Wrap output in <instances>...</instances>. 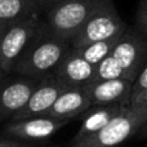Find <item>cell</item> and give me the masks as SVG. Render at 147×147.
<instances>
[{"mask_svg": "<svg viewBox=\"0 0 147 147\" xmlns=\"http://www.w3.org/2000/svg\"><path fill=\"white\" fill-rule=\"evenodd\" d=\"M36 1H38V4L43 8V10H45L47 8L52 7L53 4H56V3H58V1H62V0H36Z\"/></svg>", "mask_w": 147, "mask_h": 147, "instance_id": "cell-22", "label": "cell"}, {"mask_svg": "<svg viewBox=\"0 0 147 147\" xmlns=\"http://www.w3.org/2000/svg\"><path fill=\"white\" fill-rule=\"evenodd\" d=\"M136 25L138 30L147 35V0H141L136 13Z\"/></svg>", "mask_w": 147, "mask_h": 147, "instance_id": "cell-18", "label": "cell"}, {"mask_svg": "<svg viewBox=\"0 0 147 147\" xmlns=\"http://www.w3.org/2000/svg\"><path fill=\"white\" fill-rule=\"evenodd\" d=\"M130 105L132 106H138V105H147V89L145 92L140 94V96L134 97L133 99H130Z\"/></svg>", "mask_w": 147, "mask_h": 147, "instance_id": "cell-20", "label": "cell"}, {"mask_svg": "<svg viewBox=\"0 0 147 147\" xmlns=\"http://www.w3.org/2000/svg\"><path fill=\"white\" fill-rule=\"evenodd\" d=\"M36 12H44L36 0H0V23L12 25Z\"/></svg>", "mask_w": 147, "mask_h": 147, "instance_id": "cell-14", "label": "cell"}, {"mask_svg": "<svg viewBox=\"0 0 147 147\" xmlns=\"http://www.w3.org/2000/svg\"><path fill=\"white\" fill-rule=\"evenodd\" d=\"M133 81L128 79H111V80L92 81L86 85L92 99V106L107 103H119L129 106L132 96Z\"/></svg>", "mask_w": 147, "mask_h": 147, "instance_id": "cell-12", "label": "cell"}, {"mask_svg": "<svg viewBox=\"0 0 147 147\" xmlns=\"http://www.w3.org/2000/svg\"><path fill=\"white\" fill-rule=\"evenodd\" d=\"M103 1L105 0H62L44 10V22L56 36L71 40Z\"/></svg>", "mask_w": 147, "mask_h": 147, "instance_id": "cell-3", "label": "cell"}, {"mask_svg": "<svg viewBox=\"0 0 147 147\" xmlns=\"http://www.w3.org/2000/svg\"><path fill=\"white\" fill-rule=\"evenodd\" d=\"M111 79H125V76L123 72V69L114 59V57L107 56L98 65H96V72H94L93 81L111 80Z\"/></svg>", "mask_w": 147, "mask_h": 147, "instance_id": "cell-16", "label": "cell"}, {"mask_svg": "<svg viewBox=\"0 0 147 147\" xmlns=\"http://www.w3.org/2000/svg\"><path fill=\"white\" fill-rule=\"evenodd\" d=\"M71 48L70 40L61 39L51 32L43 18L38 32L18 59L13 72L21 76L41 79L53 74Z\"/></svg>", "mask_w": 147, "mask_h": 147, "instance_id": "cell-1", "label": "cell"}, {"mask_svg": "<svg viewBox=\"0 0 147 147\" xmlns=\"http://www.w3.org/2000/svg\"><path fill=\"white\" fill-rule=\"evenodd\" d=\"M4 76H5V74L3 72V69H1V58H0V81L4 79Z\"/></svg>", "mask_w": 147, "mask_h": 147, "instance_id": "cell-24", "label": "cell"}, {"mask_svg": "<svg viewBox=\"0 0 147 147\" xmlns=\"http://www.w3.org/2000/svg\"><path fill=\"white\" fill-rule=\"evenodd\" d=\"M128 25L119 14L112 0H105L99 8L88 18L79 32L70 40L72 48H81L94 41L120 36Z\"/></svg>", "mask_w": 147, "mask_h": 147, "instance_id": "cell-4", "label": "cell"}, {"mask_svg": "<svg viewBox=\"0 0 147 147\" xmlns=\"http://www.w3.org/2000/svg\"><path fill=\"white\" fill-rule=\"evenodd\" d=\"M41 13L44 12H36L25 20L12 23L3 32L0 38V58L5 75L13 72L18 59L38 32L43 22Z\"/></svg>", "mask_w": 147, "mask_h": 147, "instance_id": "cell-5", "label": "cell"}, {"mask_svg": "<svg viewBox=\"0 0 147 147\" xmlns=\"http://www.w3.org/2000/svg\"><path fill=\"white\" fill-rule=\"evenodd\" d=\"M40 79L18 75L0 81V123L10 120L28 101Z\"/></svg>", "mask_w": 147, "mask_h": 147, "instance_id": "cell-7", "label": "cell"}, {"mask_svg": "<svg viewBox=\"0 0 147 147\" xmlns=\"http://www.w3.org/2000/svg\"><path fill=\"white\" fill-rule=\"evenodd\" d=\"M123 107L125 106H121L119 103H107L92 106L89 110H86L83 114V121H81L80 128L74 137L71 145L80 142V141L99 132L112 117H115L121 111Z\"/></svg>", "mask_w": 147, "mask_h": 147, "instance_id": "cell-13", "label": "cell"}, {"mask_svg": "<svg viewBox=\"0 0 147 147\" xmlns=\"http://www.w3.org/2000/svg\"><path fill=\"white\" fill-rule=\"evenodd\" d=\"M120 36L106 39V40H101V41H94V43L84 45V47H81V48H74V49H76V52H78L84 59H86L89 63L96 66L102 59H105L107 56L111 54L112 49H114L115 44L117 43Z\"/></svg>", "mask_w": 147, "mask_h": 147, "instance_id": "cell-15", "label": "cell"}, {"mask_svg": "<svg viewBox=\"0 0 147 147\" xmlns=\"http://www.w3.org/2000/svg\"><path fill=\"white\" fill-rule=\"evenodd\" d=\"M36 145L26 143L23 141L13 140V138H0V147H35Z\"/></svg>", "mask_w": 147, "mask_h": 147, "instance_id": "cell-19", "label": "cell"}, {"mask_svg": "<svg viewBox=\"0 0 147 147\" xmlns=\"http://www.w3.org/2000/svg\"><path fill=\"white\" fill-rule=\"evenodd\" d=\"M96 66L84 59L76 49L71 51L65 56L61 63L56 67L53 75L61 80L67 86H86L94 79Z\"/></svg>", "mask_w": 147, "mask_h": 147, "instance_id": "cell-11", "label": "cell"}, {"mask_svg": "<svg viewBox=\"0 0 147 147\" xmlns=\"http://www.w3.org/2000/svg\"><path fill=\"white\" fill-rule=\"evenodd\" d=\"M8 26H9V25H7V23H0V38H1L3 32L5 31V28H7Z\"/></svg>", "mask_w": 147, "mask_h": 147, "instance_id": "cell-23", "label": "cell"}, {"mask_svg": "<svg viewBox=\"0 0 147 147\" xmlns=\"http://www.w3.org/2000/svg\"><path fill=\"white\" fill-rule=\"evenodd\" d=\"M66 88L69 86L65 85L61 80H58L53 74L41 78L26 105L10 120L16 121V120L28 119V117L45 116L49 109L58 98V96Z\"/></svg>", "mask_w": 147, "mask_h": 147, "instance_id": "cell-8", "label": "cell"}, {"mask_svg": "<svg viewBox=\"0 0 147 147\" xmlns=\"http://www.w3.org/2000/svg\"><path fill=\"white\" fill-rule=\"evenodd\" d=\"M147 89V65H145L142 70L140 71L138 76L134 79L133 81V86H132V96L130 99H133L134 97L140 96L142 92H145Z\"/></svg>", "mask_w": 147, "mask_h": 147, "instance_id": "cell-17", "label": "cell"}, {"mask_svg": "<svg viewBox=\"0 0 147 147\" xmlns=\"http://www.w3.org/2000/svg\"><path fill=\"white\" fill-rule=\"evenodd\" d=\"M134 138H137V140H140V141L141 140H147V121L140 128V130L134 134Z\"/></svg>", "mask_w": 147, "mask_h": 147, "instance_id": "cell-21", "label": "cell"}, {"mask_svg": "<svg viewBox=\"0 0 147 147\" xmlns=\"http://www.w3.org/2000/svg\"><path fill=\"white\" fill-rule=\"evenodd\" d=\"M71 120H61L51 116H36L28 119L9 120L4 127V134L18 141H40L47 140L66 127Z\"/></svg>", "mask_w": 147, "mask_h": 147, "instance_id": "cell-9", "label": "cell"}, {"mask_svg": "<svg viewBox=\"0 0 147 147\" xmlns=\"http://www.w3.org/2000/svg\"><path fill=\"white\" fill-rule=\"evenodd\" d=\"M90 107L92 99L86 86H69L58 96L45 116L72 121Z\"/></svg>", "mask_w": 147, "mask_h": 147, "instance_id": "cell-10", "label": "cell"}, {"mask_svg": "<svg viewBox=\"0 0 147 147\" xmlns=\"http://www.w3.org/2000/svg\"><path fill=\"white\" fill-rule=\"evenodd\" d=\"M35 147H41V146H35ZM48 147H56V146H48Z\"/></svg>", "mask_w": 147, "mask_h": 147, "instance_id": "cell-25", "label": "cell"}, {"mask_svg": "<svg viewBox=\"0 0 147 147\" xmlns=\"http://www.w3.org/2000/svg\"><path fill=\"white\" fill-rule=\"evenodd\" d=\"M110 56L120 65L125 79L134 81L147 61V35L136 28H127Z\"/></svg>", "mask_w": 147, "mask_h": 147, "instance_id": "cell-6", "label": "cell"}, {"mask_svg": "<svg viewBox=\"0 0 147 147\" xmlns=\"http://www.w3.org/2000/svg\"><path fill=\"white\" fill-rule=\"evenodd\" d=\"M147 121V105L125 106L112 117L99 132L71 147H116L134 137L140 128Z\"/></svg>", "mask_w": 147, "mask_h": 147, "instance_id": "cell-2", "label": "cell"}]
</instances>
